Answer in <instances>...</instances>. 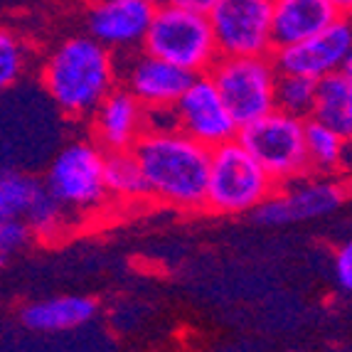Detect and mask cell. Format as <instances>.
Instances as JSON below:
<instances>
[{"label": "cell", "instance_id": "1", "mask_svg": "<svg viewBox=\"0 0 352 352\" xmlns=\"http://www.w3.org/2000/svg\"><path fill=\"white\" fill-rule=\"evenodd\" d=\"M131 153L146 177L148 197L175 210H205L210 148L177 129H146Z\"/></svg>", "mask_w": 352, "mask_h": 352}, {"label": "cell", "instance_id": "2", "mask_svg": "<svg viewBox=\"0 0 352 352\" xmlns=\"http://www.w3.org/2000/svg\"><path fill=\"white\" fill-rule=\"evenodd\" d=\"M113 52L94 37L76 35L59 42L42 67V84L54 104L69 118H89L116 87Z\"/></svg>", "mask_w": 352, "mask_h": 352}, {"label": "cell", "instance_id": "3", "mask_svg": "<svg viewBox=\"0 0 352 352\" xmlns=\"http://www.w3.org/2000/svg\"><path fill=\"white\" fill-rule=\"evenodd\" d=\"M141 50L170 62L192 76L207 74L217 62V47L205 12L160 3L143 35Z\"/></svg>", "mask_w": 352, "mask_h": 352}, {"label": "cell", "instance_id": "4", "mask_svg": "<svg viewBox=\"0 0 352 352\" xmlns=\"http://www.w3.org/2000/svg\"><path fill=\"white\" fill-rule=\"evenodd\" d=\"M276 182L236 141L210 151L205 210L214 214H247L276 192Z\"/></svg>", "mask_w": 352, "mask_h": 352}, {"label": "cell", "instance_id": "5", "mask_svg": "<svg viewBox=\"0 0 352 352\" xmlns=\"http://www.w3.org/2000/svg\"><path fill=\"white\" fill-rule=\"evenodd\" d=\"M305 121L281 111H269L236 131L234 141L256 160L276 185L308 175L305 155Z\"/></svg>", "mask_w": 352, "mask_h": 352}, {"label": "cell", "instance_id": "6", "mask_svg": "<svg viewBox=\"0 0 352 352\" xmlns=\"http://www.w3.org/2000/svg\"><path fill=\"white\" fill-rule=\"evenodd\" d=\"M104 158L106 153L94 141H74L54 155L42 185L67 212V217L89 214L109 200Z\"/></svg>", "mask_w": 352, "mask_h": 352}, {"label": "cell", "instance_id": "7", "mask_svg": "<svg viewBox=\"0 0 352 352\" xmlns=\"http://www.w3.org/2000/svg\"><path fill=\"white\" fill-rule=\"evenodd\" d=\"M236 129L274 111L276 67L269 57H217L207 72Z\"/></svg>", "mask_w": 352, "mask_h": 352}, {"label": "cell", "instance_id": "8", "mask_svg": "<svg viewBox=\"0 0 352 352\" xmlns=\"http://www.w3.org/2000/svg\"><path fill=\"white\" fill-rule=\"evenodd\" d=\"M347 200L345 182L338 175H308L278 185L276 192L252 212L254 219L266 227L308 222V219L328 217L338 212Z\"/></svg>", "mask_w": 352, "mask_h": 352}, {"label": "cell", "instance_id": "9", "mask_svg": "<svg viewBox=\"0 0 352 352\" xmlns=\"http://www.w3.org/2000/svg\"><path fill=\"white\" fill-rule=\"evenodd\" d=\"M219 57H269L271 0H217L207 10Z\"/></svg>", "mask_w": 352, "mask_h": 352}, {"label": "cell", "instance_id": "10", "mask_svg": "<svg viewBox=\"0 0 352 352\" xmlns=\"http://www.w3.org/2000/svg\"><path fill=\"white\" fill-rule=\"evenodd\" d=\"M276 72L298 74L318 82L333 72H352V25L350 15H342L333 25L303 42L278 47L271 52Z\"/></svg>", "mask_w": 352, "mask_h": 352}, {"label": "cell", "instance_id": "11", "mask_svg": "<svg viewBox=\"0 0 352 352\" xmlns=\"http://www.w3.org/2000/svg\"><path fill=\"white\" fill-rule=\"evenodd\" d=\"M173 113H175V129L210 151L227 141H234L239 131L234 118L229 116L227 106L219 99L210 74L192 76V82L173 106Z\"/></svg>", "mask_w": 352, "mask_h": 352}, {"label": "cell", "instance_id": "12", "mask_svg": "<svg viewBox=\"0 0 352 352\" xmlns=\"http://www.w3.org/2000/svg\"><path fill=\"white\" fill-rule=\"evenodd\" d=\"M155 6L148 0H96L87 12L89 37L109 52L141 50Z\"/></svg>", "mask_w": 352, "mask_h": 352}, {"label": "cell", "instance_id": "13", "mask_svg": "<svg viewBox=\"0 0 352 352\" xmlns=\"http://www.w3.org/2000/svg\"><path fill=\"white\" fill-rule=\"evenodd\" d=\"M124 89L133 96L138 104L151 111V109H170L182 96V91L192 82V74L180 67L163 62L153 54L135 50L129 62L121 69Z\"/></svg>", "mask_w": 352, "mask_h": 352}, {"label": "cell", "instance_id": "14", "mask_svg": "<svg viewBox=\"0 0 352 352\" xmlns=\"http://www.w3.org/2000/svg\"><path fill=\"white\" fill-rule=\"evenodd\" d=\"M89 118L94 143L104 153L131 151L146 131V109L124 87H113Z\"/></svg>", "mask_w": 352, "mask_h": 352}, {"label": "cell", "instance_id": "15", "mask_svg": "<svg viewBox=\"0 0 352 352\" xmlns=\"http://www.w3.org/2000/svg\"><path fill=\"white\" fill-rule=\"evenodd\" d=\"M342 12L330 0H271V45L274 50L323 32Z\"/></svg>", "mask_w": 352, "mask_h": 352}, {"label": "cell", "instance_id": "16", "mask_svg": "<svg viewBox=\"0 0 352 352\" xmlns=\"http://www.w3.org/2000/svg\"><path fill=\"white\" fill-rule=\"evenodd\" d=\"M99 305L89 296H54L47 300L28 303L20 311L25 328L37 333H57V330H74L94 320Z\"/></svg>", "mask_w": 352, "mask_h": 352}, {"label": "cell", "instance_id": "17", "mask_svg": "<svg viewBox=\"0 0 352 352\" xmlns=\"http://www.w3.org/2000/svg\"><path fill=\"white\" fill-rule=\"evenodd\" d=\"M311 121L323 124L352 138V74L350 72H333L316 82V99H313Z\"/></svg>", "mask_w": 352, "mask_h": 352}, {"label": "cell", "instance_id": "18", "mask_svg": "<svg viewBox=\"0 0 352 352\" xmlns=\"http://www.w3.org/2000/svg\"><path fill=\"white\" fill-rule=\"evenodd\" d=\"M305 155L316 175H340L350 165V138L316 121H305Z\"/></svg>", "mask_w": 352, "mask_h": 352}, {"label": "cell", "instance_id": "19", "mask_svg": "<svg viewBox=\"0 0 352 352\" xmlns=\"http://www.w3.org/2000/svg\"><path fill=\"white\" fill-rule=\"evenodd\" d=\"M104 182L109 197L124 202H141L148 197L146 177L141 173V165L131 151L106 153L104 158Z\"/></svg>", "mask_w": 352, "mask_h": 352}, {"label": "cell", "instance_id": "20", "mask_svg": "<svg viewBox=\"0 0 352 352\" xmlns=\"http://www.w3.org/2000/svg\"><path fill=\"white\" fill-rule=\"evenodd\" d=\"M42 180L18 170L0 173V224L10 219H25L30 207L42 192Z\"/></svg>", "mask_w": 352, "mask_h": 352}, {"label": "cell", "instance_id": "21", "mask_svg": "<svg viewBox=\"0 0 352 352\" xmlns=\"http://www.w3.org/2000/svg\"><path fill=\"white\" fill-rule=\"evenodd\" d=\"M316 99V82L298 74L278 72L274 82V109L296 118H308Z\"/></svg>", "mask_w": 352, "mask_h": 352}, {"label": "cell", "instance_id": "22", "mask_svg": "<svg viewBox=\"0 0 352 352\" xmlns=\"http://www.w3.org/2000/svg\"><path fill=\"white\" fill-rule=\"evenodd\" d=\"M28 67V47L12 30L0 28V94L23 76Z\"/></svg>", "mask_w": 352, "mask_h": 352}, {"label": "cell", "instance_id": "23", "mask_svg": "<svg viewBox=\"0 0 352 352\" xmlns=\"http://www.w3.org/2000/svg\"><path fill=\"white\" fill-rule=\"evenodd\" d=\"M65 219H67V212L54 202V197L47 190L42 188V192L37 195V200L30 207L25 222L30 224V229H32V234H35L37 239H50V236H54L57 232H62Z\"/></svg>", "mask_w": 352, "mask_h": 352}, {"label": "cell", "instance_id": "24", "mask_svg": "<svg viewBox=\"0 0 352 352\" xmlns=\"http://www.w3.org/2000/svg\"><path fill=\"white\" fill-rule=\"evenodd\" d=\"M32 239H35V234L25 219H10V222L0 224V252L6 256L25 249Z\"/></svg>", "mask_w": 352, "mask_h": 352}, {"label": "cell", "instance_id": "25", "mask_svg": "<svg viewBox=\"0 0 352 352\" xmlns=\"http://www.w3.org/2000/svg\"><path fill=\"white\" fill-rule=\"evenodd\" d=\"M333 269H335V281L342 291H350L352 288V244L345 241L333 258Z\"/></svg>", "mask_w": 352, "mask_h": 352}, {"label": "cell", "instance_id": "26", "mask_svg": "<svg viewBox=\"0 0 352 352\" xmlns=\"http://www.w3.org/2000/svg\"><path fill=\"white\" fill-rule=\"evenodd\" d=\"M165 3H173V6H180V8H188V10H197V12H205L210 10L217 0H165Z\"/></svg>", "mask_w": 352, "mask_h": 352}, {"label": "cell", "instance_id": "27", "mask_svg": "<svg viewBox=\"0 0 352 352\" xmlns=\"http://www.w3.org/2000/svg\"><path fill=\"white\" fill-rule=\"evenodd\" d=\"M338 10L342 12V15H350V8H352V0H330Z\"/></svg>", "mask_w": 352, "mask_h": 352}, {"label": "cell", "instance_id": "28", "mask_svg": "<svg viewBox=\"0 0 352 352\" xmlns=\"http://www.w3.org/2000/svg\"><path fill=\"white\" fill-rule=\"evenodd\" d=\"M6 258H8V256H6V254H3V252H0V266H3V264H6Z\"/></svg>", "mask_w": 352, "mask_h": 352}, {"label": "cell", "instance_id": "29", "mask_svg": "<svg viewBox=\"0 0 352 352\" xmlns=\"http://www.w3.org/2000/svg\"><path fill=\"white\" fill-rule=\"evenodd\" d=\"M148 3H153V6H160V3H165V0H148Z\"/></svg>", "mask_w": 352, "mask_h": 352}]
</instances>
